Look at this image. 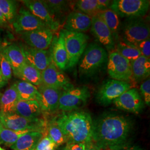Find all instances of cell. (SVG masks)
I'll return each mask as SVG.
<instances>
[{
  "label": "cell",
  "mask_w": 150,
  "mask_h": 150,
  "mask_svg": "<svg viewBox=\"0 0 150 150\" xmlns=\"http://www.w3.org/2000/svg\"><path fill=\"white\" fill-rule=\"evenodd\" d=\"M38 95L36 101L40 105L42 111L52 112L59 107V97L61 92L41 85L38 86Z\"/></svg>",
  "instance_id": "cell-17"
},
{
  "label": "cell",
  "mask_w": 150,
  "mask_h": 150,
  "mask_svg": "<svg viewBox=\"0 0 150 150\" xmlns=\"http://www.w3.org/2000/svg\"><path fill=\"white\" fill-rule=\"evenodd\" d=\"M42 2L53 18L54 16L64 15L69 10V2L67 1L46 0L42 1Z\"/></svg>",
  "instance_id": "cell-30"
},
{
  "label": "cell",
  "mask_w": 150,
  "mask_h": 150,
  "mask_svg": "<svg viewBox=\"0 0 150 150\" xmlns=\"http://www.w3.org/2000/svg\"><path fill=\"white\" fill-rule=\"evenodd\" d=\"M99 8L101 11L110 8L112 1L108 0H97Z\"/></svg>",
  "instance_id": "cell-40"
},
{
  "label": "cell",
  "mask_w": 150,
  "mask_h": 150,
  "mask_svg": "<svg viewBox=\"0 0 150 150\" xmlns=\"http://www.w3.org/2000/svg\"><path fill=\"white\" fill-rule=\"evenodd\" d=\"M19 100L28 101L36 100L38 95V87L23 81H18L15 83Z\"/></svg>",
  "instance_id": "cell-28"
},
{
  "label": "cell",
  "mask_w": 150,
  "mask_h": 150,
  "mask_svg": "<svg viewBox=\"0 0 150 150\" xmlns=\"http://www.w3.org/2000/svg\"><path fill=\"white\" fill-rule=\"evenodd\" d=\"M51 50L52 61L56 67L61 71L67 69L69 64L68 54L65 46L64 34L62 31L59 36L53 39Z\"/></svg>",
  "instance_id": "cell-20"
},
{
  "label": "cell",
  "mask_w": 150,
  "mask_h": 150,
  "mask_svg": "<svg viewBox=\"0 0 150 150\" xmlns=\"http://www.w3.org/2000/svg\"><path fill=\"white\" fill-rule=\"evenodd\" d=\"M131 62L133 81L140 82L149 78L150 75V59L141 55Z\"/></svg>",
  "instance_id": "cell-23"
},
{
  "label": "cell",
  "mask_w": 150,
  "mask_h": 150,
  "mask_svg": "<svg viewBox=\"0 0 150 150\" xmlns=\"http://www.w3.org/2000/svg\"><path fill=\"white\" fill-rule=\"evenodd\" d=\"M140 91L143 97L145 103L150 106V79H146L140 86Z\"/></svg>",
  "instance_id": "cell-37"
},
{
  "label": "cell",
  "mask_w": 150,
  "mask_h": 150,
  "mask_svg": "<svg viewBox=\"0 0 150 150\" xmlns=\"http://www.w3.org/2000/svg\"><path fill=\"white\" fill-rule=\"evenodd\" d=\"M131 123L122 116L109 115L94 123L92 141L100 149L121 147L127 137Z\"/></svg>",
  "instance_id": "cell-1"
},
{
  "label": "cell",
  "mask_w": 150,
  "mask_h": 150,
  "mask_svg": "<svg viewBox=\"0 0 150 150\" xmlns=\"http://www.w3.org/2000/svg\"><path fill=\"white\" fill-rule=\"evenodd\" d=\"M41 112L40 105L36 100H19L15 110L16 114L29 119L38 118Z\"/></svg>",
  "instance_id": "cell-26"
},
{
  "label": "cell",
  "mask_w": 150,
  "mask_h": 150,
  "mask_svg": "<svg viewBox=\"0 0 150 150\" xmlns=\"http://www.w3.org/2000/svg\"><path fill=\"white\" fill-rule=\"evenodd\" d=\"M98 15L105 22L112 34L115 43L120 40L121 23L118 15L110 8L100 11Z\"/></svg>",
  "instance_id": "cell-25"
},
{
  "label": "cell",
  "mask_w": 150,
  "mask_h": 150,
  "mask_svg": "<svg viewBox=\"0 0 150 150\" xmlns=\"http://www.w3.org/2000/svg\"><path fill=\"white\" fill-rule=\"evenodd\" d=\"M108 54L106 50L98 44L87 45L78 63L81 77H91L99 72L106 64Z\"/></svg>",
  "instance_id": "cell-3"
},
{
  "label": "cell",
  "mask_w": 150,
  "mask_h": 150,
  "mask_svg": "<svg viewBox=\"0 0 150 150\" xmlns=\"http://www.w3.org/2000/svg\"><path fill=\"white\" fill-rule=\"evenodd\" d=\"M15 2L8 0H0V10L2 12L6 20L13 22L17 16Z\"/></svg>",
  "instance_id": "cell-34"
},
{
  "label": "cell",
  "mask_w": 150,
  "mask_h": 150,
  "mask_svg": "<svg viewBox=\"0 0 150 150\" xmlns=\"http://www.w3.org/2000/svg\"><path fill=\"white\" fill-rule=\"evenodd\" d=\"M107 70L112 79L129 83L133 81L130 61L115 50L110 52L108 56Z\"/></svg>",
  "instance_id": "cell-8"
},
{
  "label": "cell",
  "mask_w": 150,
  "mask_h": 150,
  "mask_svg": "<svg viewBox=\"0 0 150 150\" xmlns=\"http://www.w3.org/2000/svg\"><path fill=\"white\" fill-rule=\"evenodd\" d=\"M57 147V146L55 145L54 143H52V144H51L47 148H46L45 150H54Z\"/></svg>",
  "instance_id": "cell-45"
},
{
  "label": "cell",
  "mask_w": 150,
  "mask_h": 150,
  "mask_svg": "<svg viewBox=\"0 0 150 150\" xmlns=\"http://www.w3.org/2000/svg\"><path fill=\"white\" fill-rule=\"evenodd\" d=\"M135 47L142 55L146 57H150V39L148 38L145 40H143L138 43H136L134 45H132Z\"/></svg>",
  "instance_id": "cell-36"
},
{
  "label": "cell",
  "mask_w": 150,
  "mask_h": 150,
  "mask_svg": "<svg viewBox=\"0 0 150 150\" xmlns=\"http://www.w3.org/2000/svg\"><path fill=\"white\" fill-rule=\"evenodd\" d=\"M7 21L6 20L4 15H3L2 12L0 10V25H5L7 23Z\"/></svg>",
  "instance_id": "cell-42"
},
{
  "label": "cell",
  "mask_w": 150,
  "mask_h": 150,
  "mask_svg": "<svg viewBox=\"0 0 150 150\" xmlns=\"http://www.w3.org/2000/svg\"><path fill=\"white\" fill-rule=\"evenodd\" d=\"M132 88V85L127 82L109 79L105 81L96 95L97 101L103 106H107L126 91Z\"/></svg>",
  "instance_id": "cell-10"
},
{
  "label": "cell",
  "mask_w": 150,
  "mask_h": 150,
  "mask_svg": "<svg viewBox=\"0 0 150 150\" xmlns=\"http://www.w3.org/2000/svg\"><path fill=\"white\" fill-rule=\"evenodd\" d=\"M41 85L46 87L59 91H66L73 87L68 77L52 61L46 69L41 71Z\"/></svg>",
  "instance_id": "cell-11"
},
{
  "label": "cell",
  "mask_w": 150,
  "mask_h": 150,
  "mask_svg": "<svg viewBox=\"0 0 150 150\" xmlns=\"http://www.w3.org/2000/svg\"><path fill=\"white\" fill-rule=\"evenodd\" d=\"M114 50L130 62L142 55L139 50L134 46L125 42L122 40H120L117 43H115Z\"/></svg>",
  "instance_id": "cell-29"
},
{
  "label": "cell",
  "mask_w": 150,
  "mask_h": 150,
  "mask_svg": "<svg viewBox=\"0 0 150 150\" xmlns=\"http://www.w3.org/2000/svg\"><path fill=\"white\" fill-rule=\"evenodd\" d=\"M0 70L4 80L7 83L11 79L13 72L11 64L2 52L0 53Z\"/></svg>",
  "instance_id": "cell-35"
},
{
  "label": "cell",
  "mask_w": 150,
  "mask_h": 150,
  "mask_svg": "<svg viewBox=\"0 0 150 150\" xmlns=\"http://www.w3.org/2000/svg\"><path fill=\"white\" fill-rule=\"evenodd\" d=\"M22 40L31 47L47 50L54 39L53 32L48 27L20 33Z\"/></svg>",
  "instance_id": "cell-12"
},
{
  "label": "cell",
  "mask_w": 150,
  "mask_h": 150,
  "mask_svg": "<svg viewBox=\"0 0 150 150\" xmlns=\"http://www.w3.org/2000/svg\"><path fill=\"white\" fill-rule=\"evenodd\" d=\"M113 103L120 110L135 113L140 112L144 105L139 92L134 88L124 92Z\"/></svg>",
  "instance_id": "cell-13"
},
{
  "label": "cell",
  "mask_w": 150,
  "mask_h": 150,
  "mask_svg": "<svg viewBox=\"0 0 150 150\" xmlns=\"http://www.w3.org/2000/svg\"><path fill=\"white\" fill-rule=\"evenodd\" d=\"M122 150H142L139 149V148H137L136 147H129V149H124Z\"/></svg>",
  "instance_id": "cell-47"
},
{
  "label": "cell",
  "mask_w": 150,
  "mask_h": 150,
  "mask_svg": "<svg viewBox=\"0 0 150 150\" xmlns=\"http://www.w3.org/2000/svg\"><path fill=\"white\" fill-rule=\"evenodd\" d=\"M64 37L65 46L68 54L67 69L74 68L78 64L89 40V36L82 32H71L61 30Z\"/></svg>",
  "instance_id": "cell-4"
},
{
  "label": "cell",
  "mask_w": 150,
  "mask_h": 150,
  "mask_svg": "<svg viewBox=\"0 0 150 150\" xmlns=\"http://www.w3.org/2000/svg\"><path fill=\"white\" fill-rule=\"evenodd\" d=\"M0 123L6 129L13 131L28 130L43 132L45 126V121L41 119L26 118L15 113L4 114L0 112Z\"/></svg>",
  "instance_id": "cell-7"
},
{
  "label": "cell",
  "mask_w": 150,
  "mask_h": 150,
  "mask_svg": "<svg viewBox=\"0 0 150 150\" xmlns=\"http://www.w3.org/2000/svg\"><path fill=\"white\" fill-rule=\"evenodd\" d=\"M41 72L40 71L26 62L15 76L20 79L21 81L27 82L38 87L41 85Z\"/></svg>",
  "instance_id": "cell-27"
},
{
  "label": "cell",
  "mask_w": 150,
  "mask_h": 150,
  "mask_svg": "<svg viewBox=\"0 0 150 150\" xmlns=\"http://www.w3.org/2000/svg\"><path fill=\"white\" fill-rule=\"evenodd\" d=\"M1 95H2V94L0 93V97H1Z\"/></svg>",
  "instance_id": "cell-51"
},
{
  "label": "cell",
  "mask_w": 150,
  "mask_h": 150,
  "mask_svg": "<svg viewBox=\"0 0 150 150\" xmlns=\"http://www.w3.org/2000/svg\"><path fill=\"white\" fill-rule=\"evenodd\" d=\"M0 150H5V149H4L3 148H2L1 146H0Z\"/></svg>",
  "instance_id": "cell-50"
},
{
  "label": "cell",
  "mask_w": 150,
  "mask_h": 150,
  "mask_svg": "<svg viewBox=\"0 0 150 150\" xmlns=\"http://www.w3.org/2000/svg\"><path fill=\"white\" fill-rule=\"evenodd\" d=\"M85 144L81 142H75L68 141L66 145L67 150H85Z\"/></svg>",
  "instance_id": "cell-39"
},
{
  "label": "cell",
  "mask_w": 150,
  "mask_h": 150,
  "mask_svg": "<svg viewBox=\"0 0 150 150\" xmlns=\"http://www.w3.org/2000/svg\"><path fill=\"white\" fill-rule=\"evenodd\" d=\"M28 10L30 11L34 16L38 17L46 25L52 32L57 30L59 27V22L55 20L51 16L42 1L25 0L22 1Z\"/></svg>",
  "instance_id": "cell-18"
},
{
  "label": "cell",
  "mask_w": 150,
  "mask_h": 150,
  "mask_svg": "<svg viewBox=\"0 0 150 150\" xmlns=\"http://www.w3.org/2000/svg\"><path fill=\"white\" fill-rule=\"evenodd\" d=\"M6 84V82L3 79L2 76L1 72V70H0V88L3 87Z\"/></svg>",
  "instance_id": "cell-43"
},
{
  "label": "cell",
  "mask_w": 150,
  "mask_h": 150,
  "mask_svg": "<svg viewBox=\"0 0 150 150\" xmlns=\"http://www.w3.org/2000/svg\"><path fill=\"white\" fill-rule=\"evenodd\" d=\"M29 131H13L4 127L0 134V144L11 147L22 135Z\"/></svg>",
  "instance_id": "cell-32"
},
{
  "label": "cell",
  "mask_w": 150,
  "mask_h": 150,
  "mask_svg": "<svg viewBox=\"0 0 150 150\" xmlns=\"http://www.w3.org/2000/svg\"><path fill=\"white\" fill-rule=\"evenodd\" d=\"M11 64L13 74L16 75L22 67L26 63L21 47L16 45L7 46L2 51Z\"/></svg>",
  "instance_id": "cell-21"
},
{
  "label": "cell",
  "mask_w": 150,
  "mask_h": 150,
  "mask_svg": "<svg viewBox=\"0 0 150 150\" xmlns=\"http://www.w3.org/2000/svg\"><path fill=\"white\" fill-rule=\"evenodd\" d=\"M13 26L16 32L18 33L47 27L43 22L23 7L19 10L13 22Z\"/></svg>",
  "instance_id": "cell-14"
},
{
  "label": "cell",
  "mask_w": 150,
  "mask_h": 150,
  "mask_svg": "<svg viewBox=\"0 0 150 150\" xmlns=\"http://www.w3.org/2000/svg\"><path fill=\"white\" fill-rule=\"evenodd\" d=\"M150 0H114L110 8L122 18L143 17L149 10Z\"/></svg>",
  "instance_id": "cell-6"
},
{
  "label": "cell",
  "mask_w": 150,
  "mask_h": 150,
  "mask_svg": "<svg viewBox=\"0 0 150 150\" xmlns=\"http://www.w3.org/2000/svg\"><path fill=\"white\" fill-rule=\"evenodd\" d=\"M6 46H7V43L4 42L0 40V53L2 52L4 49L5 48Z\"/></svg>",
  "instance_id": "cell-44"
},
{
  "label": "cell",
  "mask_w": 150,
  "mask_h": 150,
  "mask_svg": "<svg viewBox=\"0 0 150 150\" xmlns=\"http://www.w3.org/2000/svg\"><path fill=\"white\" fill-rule=\"evenodd\" d=\"M44 136L43 132L29 131L22 135L11 148L13 150H35L38 142Z\"/></svg>",
  "instance_id": "cell-24"
},
{
  "label": "cell",
  "mask_w": 150,
  "mask_h": 150,
  "mask_svg": "<svg viewBox=\"0 0 150 150\" xmlns=\"http://www.w3.org/2000/svg\"><path fill=\"white\" fill-rule=\"evenodd\" d=\"M47 136L57 147L63 145L67 140L57 125L52 120L47 127Z\"/></svg>",
  "instance_id": "cell-33"
},
{
  "label": "cell",
  "mask_w": 150,
  "mask_h": 150,
  "mask_svg": "<svg viewBox=\"0 0 150 150\" xmlns=\"http://www.w3.org/2000/svg\"><path fill=\"white\" fill-rule=\"evenodd\" d=\"M92 17L78 11H72L68 14L64 24V30L75 32L88 31L91 27Z\"/></svg>",
  "instance_id": "cell-19"
},
{
  "label": "cell",
  "mask_w": 150,
  "mask_h": 150,
  "mask_svg": "<svg viewBox=\"0 0 150 150\" xmlns=\"http://www.w3.org/2000/svg\"><path fill=\"white\" fill-rule=\"evenodd\" d=\"M21 48L26 62L41 72L46 69L52 61L51 51L47 50H40L26 46H21Z\"/></svg>",
  "instance_id": "cell-16"
},
{
  "label": "cell",
  "mask_w": 150,
  "mask_h": 150,
  "mask_svg": "<svg viewBox=\"0 0 150 150\" xmlns=\"http://www.w3.org/2000/svg\"><path fill=\"white\" fill-rule=\"evenodd\" d=\"M90 97L86 87H72L61 92L58 108L64 112H70L85 105Z\"/></svg>",
  "instance_id": "cell-9"
},
{
  "label": "cell",
  "mask_w": 150,
  "mask_h": 150,
  "mask_svg": "<svg viewBox=\"0 0 150 150\" xmlns=\"http://www.w3.org/2000/svg\"><path fill=\"white\" fill-rule=\"evenodd\" d=\"M61 146H62V145H61ZM59 146L57 147L54 150H66V146Z\"/></svg>",
  "instance_id": "cell-46"
},
{
  "label": "cell",
  "mask_w": 150,
  "mask_h": 150,
  "mask_svg": "<svg viewBox=\"0 0 150 150\" xmlns=\"http://www.w3.org/2000/svg\"><path fill=\"white\" fill-rule=\"evenodd\" d=\"M85 150H100V149L91 141L85 144Z\"/></svg>",
  "instance_id": "cell-41"
},
{
  "label": "cell",
  "mask_w": 150,
  "mask_h": 150,
  "mask_svg": "<svg viewBox=\"0 0 150 150\" xmlns=\"http://www.w3.org/2000/svg\"><path fill=\"white\" fill-rule=\"evenodd\" d=\"M52 143H54L53 141L47 135L46 136H43L41 139L38 142L35 150H45Z\"/></svg>",
  "instance_id": "cell-38"
},
{
  "label": "cell",
  "mask_w": 150,
  "mask_h": 150,
  "mask_svg": "<svg viewBox=\"0 0 150 150\" xmlns=\"http://www.w3.org/2000/svg\"><path fill=\"white\" fill-rule=\"evenodd\" d=\"M4 128V127H3V126L2 125V124L0 123V134H1V131H2V129Z\"/></svg>",
  "instance_id": "cell-48"
},
{
  "label": "cell",
  "mask_w": 150,
  "mask_h": 150,
  "mask_svg": "<svg viewBox=\"0 0 150 150\" xmlns=\"http://www.w3.org/2000/svg\"><path fill=\"white\" fill-rule=\"evenodd\" d=\"M113 150L112 149H103V150Z\"/></svg>",
  "instance_id": "cell-49"
},
{
  "label": "cell",
  "mask_w": 150,
  "mask_h": 150,
  "mask_svg": "<svg viewBox=\"0 0 150 150\" xmlns=\"http://www.w3.org/2000/svg\"><path fill=\"white\" fill-rule=\"evenodd\" d=\"M68 141L87 143L92 141L94 123L85 111L64 112L53 120Z\"/></svg>",
  "instance_id": "cell-2"
},
{
  "label": "cell",
  "mask_w": 150,
  "mask_h": 150,
  "mask_svg": "<svg viewBox=\"0 0 150 150\" xmlns=\"http://www.w3.org/2000/svg\"><path fill=\"white\" fill-rule=\"evenodd\" d=\"M121 29L122 40L130 45L150 38V25L144 17L127 18Z\"/></svg>",
  "instance_id": "cell-5"
},
{
  "label": "cell",
  "mask_w": 150,
  "mask_h": 150,
  "mask_svg": "<svg viewBox=\"0 0 150 150\" xmlns=\"http://www.w3.org/2000/svg\"><path fill=\"white\" fill-rule=\"evenodd\" d=\"M78 11L91 17L97 16L101 11L97 0H80L76 3Z\"/></svg>",
  "instance_id": "cell-31"
},
{
  "label": "cell",
  "mask_w": 150,
  "mask_h": 150,
  "mask_svg": "<svg viewBox=\"0 0 150 150\" xmlns=\"http://www.w3.org/2000/svg\"><path fill=\"white\" fill-rule=\"evenodd\" d=\"M19 101L15 83L9 87L0 97V112L4 114L15 113L16 105Z\"/></svg>",
  "instance_id": "cell-22"
},
{
  "label": "cell",
  "mask_w": 150,
  "mask_h": 150,
  "mask_svg": "<svg viewBox=\"0 0 150 150\" xmlns=\"http://www.w3.org/2000/svg\"><path fill=\"white\" fill-rule=\"evenodd\" d=\"M91 31L97 41L111 52L115 48V41L112 34L105 22L98 15L92 17Z\"/></svg>",
  "instance_id": "cell-15"
}]
</instances>
